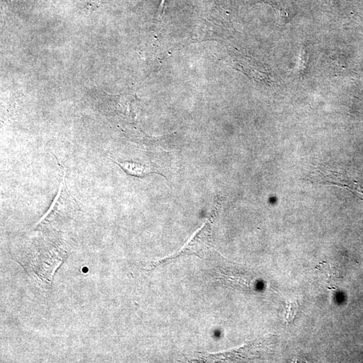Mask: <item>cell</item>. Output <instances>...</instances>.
I'll return each instance as SVG.
<instances>
[{
	"mask_svg": "<svg viewBox=\"0 0 363 363\" xmlns=\"http://www.w3.org/2000/svg\"><path fill=\"white\" fill-rule=\"evenodd\" d=\"M115 164H117L127 175L133 176V177H144L145 176L151 175V174H158V175H161L164 177V175L162 174L156 172L149 166L142 165V164L135 163L133 162H122V163L115 162Z\"/></svg>",
	"mask_w": 363,
	"mask_h": 363,
	"instance_id": "obj_1",
	"label": "cell"
},
{
	"mask_svg": "<svg viewBox=\"0 0 363 363\" xmlns=\"http://www.w3.org/2000/svg\"><path fill=\"white\" fill-rule=\"evenodd\" d=\"M298 306L297 303L294 302V303H290L289 305L288 306L287 311H286V321L287 322H290L293 320L297 312Z\"/></svg>",
	"mask_w": 363,
	"mask_h": 363,
	"instance_id": "obj_2",
	"label": "cell"
}]
</instances>
